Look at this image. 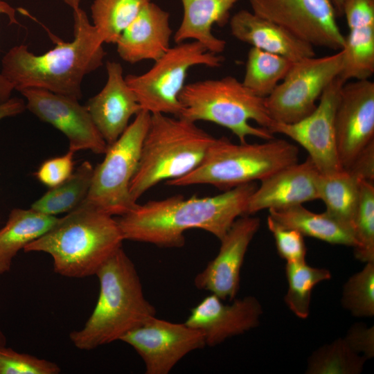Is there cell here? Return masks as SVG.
<instances>
[{
  "mask_svg": "<svg viewBox=\"0 0 374 374\" xmlns=\"http://www.w3.org/2000/svg\"><path fill=\"white\" fill-rule=\"evenodd\" d=\"M255 182L238 186L213 197L175 195L138 204L117 219L124 240L161 247H181L184 233L193 229L206 231L220 240L233 222L247 215Z\"/></svg>",
  "mask_w": 374,
  "mask_h": 374,
  "instance_id": "cell-1",
  "label": "cell"
},
{
  "mask_svg": "<svg viewBox=\"0 0 374 374\" xmlns=\"http://www.w3.org/2000/svg\"><path fill=\"white\" fill-rule=\"evenodd\" d=\"M73 39H57L55 46L35 55L24 44L15 46L1 60V74L21 92L39 89L55 93L82 98L85 75L103 64L106 51L103 41L87 13L73 10Z\"/></svg>",
  "mask_w": 374,
  "mask_h": 374,
  "instance_id": "cell-2",
  "label": "cell"
},
{
  "mask_svg": "<svg viewBox=\"0 0 374 374\" xmlns=\"http://www.w3.org/2000/svg\"><path fill=\"white\" fill-rule=\"evenodd\" d=\"M100 292L96 306L84 326L70 332L80 350H90L121 340L129 332L156 316L145 298L136 267L118 249L98 270Z\"/></svg>",
  "mask_w": 374,
  "mask_h": 374,
  "instance_id": "cell-3",
  "label": "cell"
},
{
  "mask_svg": "<svg viewBox=\"0 0 374 374\" xmlns=\"http://www.w3.org/2000/svg\"><path fill=\"white\" fill-rule=\"evenodd\" d=\"M123 240L117 220L84 201L23 250L49 254L61 276L84 278L96 275Z\"/></svg>",
  "mask_w": 374,
  "mask_h": 374,
  "instance_id": "cell-4",
  "label": "cell"
},
{
  "mask_svg": "<svg viewBox=\"0 0 374 374\" xmlns=\"http://www.w3.org/2000/svg\"><path fill=\"white\" fill-rule=\"evenodd\" d=\"M215 137L182 117L151 114L139 163L130 186L132 200L163 181L179 179L195 169Z\"/></svg>",
  "mask_w": 374,
  "mask_h": 374,
  "instance_id": "cell-5",
  "label": "cell"
},
{
  "mask_svg": "<svg viewBox=\"0 0 374 374\" xmlns=\"http://www.w3.org/2000/svg\"><path fill=\"white\" fill-rule=\"evenodd\" d=\"M179 101L182 109L179 117L226 127L241 143H247L249 136L274 139L269 129L274 121L267 112L265 98L252 93L233 76L185 84Z\"/></svg>",
  "mask_w": 374,
  "mask_h": 374,
  "instance_id": "cell-6",
  "label": "cell"
},
{
  "mask_svg": "<svg viewBox=\"0 0 374 374\" xmlns=\"http://www.w3.org/2000/svg\"><path fill=\"white\" fill-rule=\"evenodd\" d=\"M299 149L284 139L262 143L235 144L226 137L215 138L200 164L190 173L166 184L173 186L209 184L227 190L262 181L299 162Z\"/></svg>",
  "mask_w": 374,
  "mask_h": 374,
  "instance_id": "cell-7",
  "label": "cell"
},
{
  "mask_svg": "<svg viewBox=\"0 0 374 374\" xmlns=\"http://www.w3.org/2000/svg\"><path fill=\"white\" fill-rule=\"evenodd\" d=\"M224 60L198 42H184L170 46L146 72L125 78L142 110L179 117L182 109L179 95L190 69L197 65L219 67Z\"/></svg>",
  "mask_w": 374,
  "mask_h": 374,
  "instance_id": "cell-8",
  "label": "cell"
},
{
  "mask_svg": "<svg viewBox=\"0 0 374 374\" xmlns=\"http://www.w3.org/2000/svg\"><path fill=\"white\" fill-rule=\"evenodd\" d=\"M150 117V112L141 110L119 138L108 145L104 160L94 168L85 202L112 216H122L136 206L130 186Z\"/></svg>",
  "mask_w": 374,
  "mask_h": 374,
  "instance_id": "cell-9",
  "label": "cell"
},
{
  "mask_svg": "<svg viewBox=\"0 0 374 374\" xmlns=\"http://www.w3.org/2000/svg\"><path fill=\"white\" fill-rule=\"evenodd\" d=\"M342 64L341 50L294 62L283 80L265 98L271 119L290 124L309 116L325 89L340 74Z\"/></svg>",
  "mask_w": 374,
  "mask_h": 374,
  "instance_id": "cell-10",
  "label": "cell"
},
{
  "mask_svg": "<svg viewBox=\"0 0 374 374\" xmlns=\"http://www.w3.org/2000/svg\"><path fill=\"white\" fill-rule=\"evenodd\" d=\"M251 12L311 44L340 51L344 35L330 0H249Z\"/></svg>",
  "mask_w": 374,
  "mask_h": 374,
  "instance_id": "cell-11",
  "label": "cell"
},
{
  "mask_svg": "<svg viewBox=\"0 0 374 374\" xmlns=\"http://www.w3.org/2000/svg\"><path fill=\"white\" fill-rule=\"evenodd\" d=\"M344 83L339 77L336 78L325 89L316 109L307 117L290 124L274 122L269 129L273 134H283L301 145L323 175L344 170L337 151L335 118Z\"/></svg>",
  "mask_w": 374,
  "mask_h": 374,
  "instance_id": "cell-12",
  "label": "cell"
},
{
  "mask_svg": "<svg viewBox=\"0 0 374 374\" xmlns=\"http://www.w3.org/2000/svg\"><path fill=\"white\" fill-rule=\"evenodd\" d=\"M143 360L146 374H168L192 351L206 346L204 335L185 323L153 317L123 336Z\"/></svg>",
  "mask_w": 374,
  "mask_h": 374,
  "instance_id": "cell-13",
  "label": "cell"
},
{
  "mask_svg": "<svg viewBox=\"0 0 374 374\" xmlns=\"http://www.w3.org/2000/svg\"><path fill=\"white\" fill-rule=\"evenodd\" d=\"M20 93L26 99V109L66 136L69 150L105 153L108 145L79 100L39 89H27Z\"/></svg>",
  "mask_w": 374,
  "mask_h": 374,
  "instance_id": "cell-14",
  "label": "cell"
},
{
  "mask_svg": "<svg viewBox=\"0 0 374 374\" xmlns=\"http://www.w3.org/2000/svg\"><path fill=\"white\" fill-rule=\"evenodd\" d=\"M338 157L344 169L374 141V82L369 79L345 82L335 118Z\"/></svg>",
  "mask_w": 374,
  "mask_h": 374,
  "instance_id": "cell-15",
  "label": "cell"
},
{
  "mask_svg": "<svg viewBox=\"0 0 374 374\" xmlns=\"http://www.w3.org/2000/svg\"><path fill=\"white\" fill-rule=\"evenodd\" d=\"M260 226L258 217H238L220 240L214 259L198 273L195 287L215 294L223 301L233 300L240 288V270L248 247Z\"/></svg>",
  "mask_w": 374,
  "mask_h": 374,
  "instance_id": "cell-16",
  "label": "cell"
},
{
  "mask_svg": "<svg viewBox=\"0 0 374 374\" xmlns=\"http://www.w3.org/2000/svg\"><path fill=\"white\" fill-rule=\"evenodd\" d=\"M231 301L224 303L211 293L191 309L184 323L201 332L208 346L220 344L259 324L262 308L255 296H247Z\"/></svg>",
  "mask_w": 374,
  "mask_h": 374,
  "instance_id": "cell-17",
  "label": "cell"
},
{
  "mask_svg": "<svg viewBox=\"0 0 374 374\" xmlns=\"http://www.w3.org/2000/svg\"><path fill=\"white\" fill-rule=\"evenodd\" d=\"M107 78L103 88L86 106L95 125L107 145L115 142L129 125V121L142 109L123 76L121 64L106 63Z\"/></svg>",
  "mask_w": 374,
  "mask_h": 374,
  "instance_id": "cell-18",
  "label": "cell"
},
{
  "mask_svg": "<svg viewBox=\"0 0 374 374\" xmlns=\"http://www.w3.org/2000/svg\"><path fill=\"white\" fill-rule=\"evenodd\" d=\"M319 172L308 157L262 179L251 195L247 210L249 215L264 209H282L319 199Z\"/></svg>",
  "mask_w": 374,
  "mask_h": 374,
  "instance_id": "cell-19",
  "label": "cell"
},
{
  "mask_svg": "<svg viewBox=\"0 0 374 374\" xmlns=\"http://www.w3.org/2000/svg\"><path fill=\"white\" fill-rule=\"evenodd\" d=\"M169 19V12L150 1L117 39L120 57L130 64L160 58L170 47Z\"/></svg>",
  "mask_w": 374,
  "mask_h": 374,
  "instance_id": "cell-20",
  "label": "cell"
},
{
  "mask_svg": "<svg viewBox=\"0 0 374 374\" xmlns=\"http://www.w3.org/2000/svg\"><path fill=\"white\" fill-rule=\"evenodd\" d=\"M229 26L231 35L238 40L294 62L315 56L311 44L253 12H237L230 18Z\"/></svg>",
  "mask_w": 374,
  "mask_h": 374,
  "instance_id": "cell-21",
  "label": "cell"
},
{
  "mask_svg": "<svg viewBox=\"0 0 374 374\" xmlns=\"http://www.w3.org/2000/svg\"><path fill=\"white\" fill-rule=\"evenodd\" d=\"M240 0H181L184 14L173 38L176 44L186 40L202 44L208 51L220 54L226 42L216 37L212 27L224 26L230 19V10Z\"/></svg>",
  "mask_w": 374,
  "mask_h": 374,
  "instance_id": "cell-22",
  "label": "cell"
},
{
  "mask_svg": "<svg viewBox=\"0 0 374 374\" xmlns=\"http://www.w3.org/2000/svg\"><path fill=\"white\" fill-rule=\"evenodd\" d=\"M57 220L56 216L31 208L12 209L6 224L0 229V274L8 272L17 253L47 232Z\"/></svg>",
  "mask_w": 374,
  "mask_h": 374,
  "instance_id": "cell-23",
  "label": "cell"
},
{
  "mask_svg": "<svg viewBox=\"0 0 374 374\" xmlns=\"http://www.w3.org/2000/svg\"><path fill=\"white\" fill-rule=\"evenodd\" d=\"M269 216L280 226L296 229L303 236L319 239L332 244L355 247L353 231L325 211L316 213L303 204L282 209H269Z\"/></svg>",
  "mask_w": 374,
  "mask_h": 374,
  "instance_id": "cell-24",
  "label": "cell"
},
{
  "mask_svg": "<svg viewBox=\"0 0 374 374\" xmlns=\"http://www.w3.org/2000/svg\"><path fill=\"white\" fill-rule=\"evenodd\" d=\"M344 36L343 64L339 78L348 80L369 79L374 73V20L350 19Z\"/></svg>",
  "mask_w": 374,
  "mask_h": 374,
  "instance_id": "cell-25",
  "label": "cell"
},
{
  "mask_svg": "<svg viewBox=\"0 0 374 374\" xmlns=\"http://www.w3.org/2000/svg\"><path fill=\"white\" fill-rule=\"evenodd\" d=\"M360 181L345 169L330 175L320 173L317 179L319 199L323 202L325 212L352 231L359 203Z\"/></svg>",
  "mask_w": 374,
  "mask_h": 374,
  "instance_id": "cell-26",
  "label": "cell"
},
{
  "mask_svg": "<svg viewBox=\"0 0 374 374\" xmlns=\"http://www.w3.org/2000/svg\"><path fill=\"white\" fill-rule=\"evenodd\" d=\"M93 170L92 164L84 161L65 181L50 188L30 208L52 216L73 211L87 198Z\"/></svg>",
  "mask_w": 374,
  "mask_h": 374,
  "instance_id": "cell-27",
  "label": "cell"
},
{
  "mask_svg": "<svg viewBox=\"0 0 374 374\" xmlns=\"http://www.w3.org/2000/svg\"><path fill=\"white\" fill-rule=\"evenodd\" d=\"M293 64L283 56L251 46L242 82L256 96L266 98L285 77Z\"/></svg>",
  "mask_w": 374,
  "mask_h": 374,
  "instance_id": "cell-28",
  "label": "cell"
},
{
  "mask_svg": "<svg viewBox=\"0 0 374 374\" xmlns=\"http://www.w3.org/2000/svg\"><path fill=\"white\" fill-rule=\"evenodd\" d=\"M150 0H93V25L104 43L115 44L123 30Z\"/></svg>",
  "mask_w": 374,
  "mask_h": 374,
  "instance_id": "cell-29",
  "label": "cell"
},
{
  "mask_svg": "<svg viewBox=\"0 0 374 374\" xmlns=\"http://www.w3.org/2000/svg\"><path fill=\"white\" fill-rule=\"evenodd\" d=\"M285 274L288 288L284 300L290 310L299 318L310 314L311 294L318 283L331 278L330 271L313 267L304 262H287Z\"/></svg>",
  "mask_w": 374,
  "mask_h": 374,
  "instance_id": "cell-30",
  "label": "cell"
},
{
  "mask_svg": "<svg viewBox=\"0 0 374 374\" xmlns=\"http://www.w3.org/2000/svg\"><path fill=\"white\" fill-rule=\"evenodd\" d=\"M367 359L354 352L344 338L317 349L309 357L308 374H359Z\"/></svg>",
  "mask_w": 374,
  "mask_h": 374,
  "instance_id": "cell-31",
  "label": "cell"
},
{
  "mask_svg": "<svg viewBox=\"0 0 374 374\" xmlns=\"http://www.w3.org/2000/svg\"><path fill=\"white\" fill-rule=\"evenodd\" d=\"M359 199L353 231L356 241L354 256L360 262H374V184L361 180Z\"/></svg>",
  "mask_w": 374,
  "mask_h": 374,
  "instance_id": "cell-32",
  "label": "cell"
},
{
  "mask_svg": "<svg viewBox=\"0 0 374 374\" xmlns=\"http://www.w3.org/2000/svg\"><path fill=\"white\" fill-rule=\"evenodd\" d=\"M342 306L356 317L374 315V262L351 276L342 290Z\"/></svg>",
  "mask_w": 374,
  "mask_h": 374,
  "instance_id": "cell-33",
  "label": "cell"
},
{
  "mask_svg": "<svg viewBox=\"0 0 374 374\" xmlns=\"http://www.w3.org/2000/svg\"><path fill=\"white\" fill-rule=\"evenodd\" d=\"M60 371L53 362L0 346V374H58Z\"/></svg>",
  "mask_w": 374,
  "mask_h": 374,
  "instance_id": "cell-34",
  "label": "cell"
},
{
  "mask_svg": "<svg viewBox=\"0 0 374 374\" xmlns=\"http://www.w3.org/2000/svg\"><path fill=\"white\" fill-rule=\"evenodd\" d=\"M267 226L275 240L278 255L287 262H304L307 249L303 235L297 230L285 228L269 215Z\"/></svg>",
  "mask_w": 374,
  "mask_h": 374,
  "instance_id": "cell-35",
  "label": "cell"
},
{
  "mask_svg": "<svg viewBox=\"0 0 374 374\" xmlns=\"http://www.w3.org/2000/svg\"><path fill=\"white\" fill-rule=\"evenodd\" d=\"M74 152L69 150L65 154L44 161L35 176L44 186L52 188L65 181L73 172Z\"/></svg>",
  "mask_w": 374,
  "mask_h": 374,
  "instance_id": "cell-36",
  "label": "cell"
},
{
  "mask_svg": "<svg viewBox=\"0 0 374 374\" xmlns=\"http://www.w3.org/2000/svg\"><path fill=\"white\" fill-rule=\"evenodd\" d=\"M348 346L366 359L374 356V328L363 323H355L348 330L344 338Z\"/></svg>",
  "mask_w": 374,
  "mask_h": 374,
  "instance_id": "cell-37",
  "label": "cell"
},
{
  "mask_svg": "<svg viewBox=\"0 0 374 374\" xmlns=\"http://www.w3.org/2000/svg\"><path fill=\"white\" fill-rule=\"evenodd\" d=\"M345 170L359 180L374 181V141L368 143Z\"/></svg>",
  "mask_w": 374,
  "mask_h": 374,
  "instance_id": "cell-38",
  "label": "cell"
},
{
  "mask_svg": "<svg viewBox=\"0 0 374 374\" xmlns=\"http://www.w3.org/2000/svg\"><path fill=\"white\" fill-rule=\"evenodd\" d=\"M5 15L9 19V24H19L16 17V10L5 1L0 0V15ZM14 88L12 84L0 73V103L11 98Z\"/></svg>",
  "mask_w": 374,
  "mask_h": 374,
  "instance_id": "cell-39",
  "label": "cell"
},
{
  "mask_svg": "<svg viewBox=\"0 0 374 374\" xmlns=\"http://www.w3.org/2000/svg\"><path fill=\"white\" fill-rule=\"evenodd\" d=\"M26 109V103L22 98H10L0 103V121L6 117L15 116L23 113Z\"/></svg>",
  "mask_w": 374,
  "mask_h": 374,
  "instance_id": "cell-40",
  "label": "cell"
},
{
  "mask_svg": "<svg viewBox=\"0 0 374 374\" xmlns=\"http://www.w3.org/2000/svg\"><path fill=\"white\" fill-rule=\"evenodd\" d=\"M330 1L336 10L337 14L339 16H341L342 15V6H343V3L344 0H330Z\"/></svg>",
  "mask_w": 374,
  "mask_h": 374,
  "instance_id": "cell-41",
  "label": "cell"
},
{
  "mask_svg": "<svg viewBox=\"0 0 374 374\" xmlns=\"http://www.w3.org/2000/svg\"><path fill=\"white\" fill-rule=\"evenodd\" d=\"M64 3L71 7L73 10L80 8L81 0H62Z\"/></svg>",
  "mask_w": 374,
  "mask_h": 374,
  "instance_id": "cell-42",
  "label": "cell"
},
{
  "mask_svg": "<svg viewBox=\"0 0 374 374\" xmlns=\"http://www.w3.org/2000/svg\"><path fill=\"white\" fill-rule=\"evenodd\" d=\"M351 17H374L373 15L370 14H351L345 16V18Z\"/></svg>",
  "mask_w": 374,
  "mask_h": 374,
  "instance_id": "cell-43",
  "label": "cell"
},
{
  "mask_svg": "<svg viewBox=\"0 0 374 374\" xmlns=\"http://www.w3.org/2000/svg\"><path fill=\"white\" fill-rule=\"evenodd\" d=\"M6 339L3 332L0 330V346H6Z\"/></svg>",
  "mask_w": 374,
  "mask_h": 374,
  "instance_id": "cell-44",
  "label": "cell"
}]
</instances>
